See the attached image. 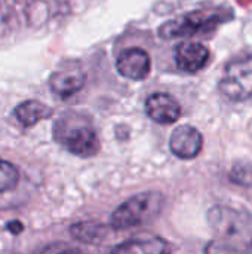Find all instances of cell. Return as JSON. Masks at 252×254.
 <instances>
[{
	"label": "cell",
	"instance_id": "obj_1",
	"mask_svg": "<svg viewBox=\"0 0 252 254\" xmlns=\"http://www.w3.org/2000/svg\"><path fill=\"white\" fill-rule=\"evenodd\" d=\"M53 135L70 153L79 158H92L100 152V138L91 121L83 115L68 112L62 115L55 127Z\"/></svg>",
	"mask_w": 252,
	"mask_h": 254
},
{
	"label": "cell",
	"instance_id": "obj_2",
	"mask_svg": "<svg viewBox=\"0 0 252 254\" xmlns=\"http://www.w3.org/2000/svg\"><path fill=\"white\" fill-rule=\"evenodd\" d=\"M208 223L221 243L252 253V214L217 205L208 211Z\"/></svg>",
	"mask_w": 252,
	"mask_h": 254
},
{
	"label": "cell",
	"instance_id": "obj_3",
	"mask_svg": "<svg viewBox=\"0 0 252 254\" xmlns=\"http://www.w3.org/2000/svg\"><path fill=\"white\" fill-rule=\"evenodd\" d=\"M163 205V198L160 193L147 192L138 193L123 204H120L111 214V228L114 229H129L144 223L149 217L156 216Z\"/></svg>",
	"mask_w": 252,
	"mask_h": 254
},
{
	"label": "cell",
	"instance_id": "obj_4",
	"mask_svg": "<svg viewBox=\"0 0 252 254\" xmlns=\"http://www.w3.org/2000/svg\"><path fill=\"white\" fill-rule=\"evenodd\" d=\"M220 92L230 101H245L252 97V55L230 61L218 83Z\"/></svg>",
	"mask_w": 252,
	"mask_h": 254
},
{
	"label": "cell",
	"instance_id": "obj_5",
	"mask_svg": "<svg viewBox=\"0 0 252 254\" xmlns=\"http://www.w3.org/2000/svg\"><path fill=\"white\" fill-rule=\"evenodd\" d=\"M220 21L221 19L215 13L195 10L166 21L163 25L159 27V36L165 40L177 39V37H189V36H195L196 33L212 30L217 24H220Z\"/></svg>",
	"mask_w": 252,
	"mask_h": 254
},
{
	"label": "cell",
	"instance_id": "obj_6",
	"mask_svg": "<svg viewBox=\"0 0 252 254\" xmlns=\"http://www.w3.org/2000/svg\"><path fill=\"white\" fill-rule=\"evenodd\" d=\"M117 73L129 80H143L150 74V55L141 48H129L119 54L116 60Z\"/></svg>",
	"mask_w": 252,
	"mask_h": 254
},
{
	"label": "cell",
	"instance_id": "obj_7",
	"mask_svg": "<svg viewBox=\"0 0 252 254\" xmlns=\"http://www.w3.org/2000/svg\"><path fill=\"white\" fill-rule=\"evenodd\" d=\"M86 82L85 71L77 65V63H70L62 68L55 70L49 77V86L52 92L59 98H68L83 88Z\"/></svg>",
	"mask_w": 252,
	"mask_h": 254
},
{
	"label": "cell",
	"instance_id": "obj_8",
	"mask_svg": "<svg viewBox=\"0 0 252 254\" xmlns=\"http://www.w3.org/2000/svg\"><path fill=\"white\" fill-rule=\"evenodd\" d=\"M203 146V137L192 125L177 127L169 138L171 152L180 159H193L196 158Z\"/></svg>",
	"mask_w": 252,
	"mask_h": 254
},
{
	"label": "cell",
	"instance_id": "obj_9",
	"mask_svg": "<svg viewBox=\"0 0 252 254\" xmlns=\"http://www.w3.org/2000/svg\"><path fill=\"white\" fill-rule=\"evenodd\" d=\"M174 60L178 70L184 73H198L209 61V49L201 42H183L174 51Z\"/></svg>",
	"mask_w": 252,
	"mask_h": 254
},
{
	"label": "cell",
	"instance_id": "obj_10",
	"mask_svg": "<svg viewBox=\"0 0 252 254\" xmlns=\"http://www.w3.org/2000/svg\"><path fill=\"white\" fill-rule=\"evenodd\" d=\"M146 112L151 121L168 125L178 121L181 107L172 95L165 92H154L146 100Z\"/></svg>",
	"mask_w": 252,
	"mask_h": 254
},
{
	"label": "cell",
	"instance_id": "obj_11",
	"mask_svg": "<svg viewBox=\"0 0 252 254\" xmlns=\"http://www.w3.org/2000/svg\"><path fill=\"white\" fill-rule=\"evenodd\" d=\"M171 244L162 238L134 240L116 246L110 254H171Z\"/></svg>",
	"mask_w": 252,
	"mask_h": 254
},
{
	"label": "cell",
	"instance_id": "obj_12",
	"mask_svg": "<svg viewBox=\"0 0 252 254\" xmlns=\"http://www.w3.org/2000/svg\"><path fill=\"white\" fill-rule=\"evenodd\" d=\"M13 115L24 127H33L37 122L50 118L52 109L37 100H27L15 107Z\"/></svg>",
	"mask_w": 252,
	"mask_h": 254
},
{
	"label": "cell",
	"instance_id": "obj_13",
	"mask_svg": "<svg viewBox=\"0 0 252 254\" xmlns=\"http://www.w3.org/2000/svg\"><path fill=\"white\" fill-rule=\"evenodd\" d=\"M71 235L77 240V241H83L86 244H95L100 240L104 238L105 235V229L101 225L97 223H91V222H83V223H77L71 228Z\"/></svg>",
	"mask_w": 252,
	"mask_h": 254
},
{
	"label": "cell",
	"instance_id": "obj_14",
	"mask_svg": "<svg viewBox=\"0 0 252 254\" xmlns=\"http://www.w3.org/2000/svg\"><path fill=\"white\" fill-rule=\"evenodd\" d=\"M18 182H19L18 168L10 162L0 159V193L13 190Z\"/></svg>",
	"mask_w": 252,
	"mask_h": 254
},
{
	"label": "cell",
	"instance_id": "obj_15",
	"mask_svg": "<svg viewBox=\"0 0 252 254\" xmlns=\"http://www.w3.org/2000/svg\"><path fill=\"white\" fill-rule=\"evenodd\" d=\"M33 254H82V252L65 243H50L48 246L40 247Z\"/></svg>",
	"mask_w": 252,
	"mask_h": 254
},
{
	"label": "cell",
	"instance_id": "obj_16",
	"mask_svg": "<svg viewBox=\"0 0 252 254\" xmlns=\"http://www.w3.org/2000/svg\"><path fill=\"white\" fill-rule=\"evenodd\" d=\"M205 254H250L248 252L238 250L232 246H227L221 241H212L206 246Z\"/></svg>",
	"mask_w": 252,
	"mask_h": 254
},
{
	"label": "cell",
	"instance_id": "obj_17",
	"mask_svg": "<svg viewBox=\"0 0 252 254\" xmlns=\"http://www.w3.org/2000/svg\"><path fill=\"white\" fill-rule=\"evenodd\" d=\"M7 228L10 229V232H12V234H19V232H21V229H22V225H21L19 222H12V223H9V225H7Z\"/></svg>",
	"mask_w": 252,
	"mask_h": 254
}]
</instances>
